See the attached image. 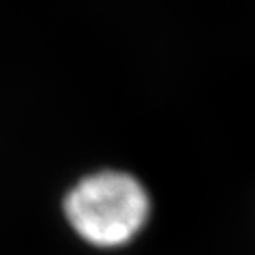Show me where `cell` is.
<instances>
[{
    "label": "cell",
    "instance_id": "cell-1",
    "mask_svg": "<svg viewBox=\"0 0 255 255\" xmlns=\"http://www.w3.org/2000/svg\"><path fill=\"white\" fill-rule=\"evenodd\" d=\"M62 213L79 239L115 249L137 239L151 217V195L135 175L101 169L81 177L62 199Z\"/></svg>",
    "mask_w": 255,
    "mask_h": 255
}]
</instances>
